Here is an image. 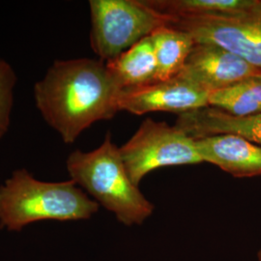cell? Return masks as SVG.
<instances>
[{
  "label": "cell",
  "instance_id": "obj_1",
  "mask_svg": "<svg viewBox=\"0 0 261 261\" xmlns=\"http://www.w3.org/2000/svg\"><path fill=\"white\" fill-rule=\"evenodd\" d=\"M120 92L106 62L74 58L51 64L34 85V100L47 125L71 144L94 123L119 112Z\"/></svg>",
  "mask_w": 261,
  "mask_h": 261
},
{
  "label": "cell",
  "instance_id": "obj_2",
  "mask_svg": "<svg viewBox=\"0 0 261 261\" xmlns=\"http://www.w3.org/2000/svg\"><path fill=\"white\" fill-rule=\"evenodd\" d=\"M98 210L99 204L72 180L40 181L20 168L0 186V227L9 231L40 221L87 220Z\"/></svg>",
  "mask_w": 261,
  "mask_h": 261
},
{
  "label": "cell",
  "instance_id": "obj_3",
  "mask_svg": "<svg viewBox=\"0 0 261 261\" xmlns=\"http://www.w3.org/2000/svg\"><path fill=\"white\" fill-rule=\"evenodd\" d=\"M66 166L71 180L115 215L121 224L140 225L153 214L155 206L132 181L111 133L98 148L72 152Z\"/></svg>",
  "mask_w": 261,
  "mask_h": 261
},
{
  "label": "cell",
  "instance_id": "obj_4",
  "mask_svg": "<svg viewBox=\"0 0 261 261\" xmlns=\"http://www.w3.org/2000/svg\"><path fill=\"white\" fill-rule=\"evenodd\" d=\"M90 45L103 62L115 59L172 18L145 0H90Z\"/></svg>",
  "mask_w": 261,
  "mask_h": 261
},
{
  "label": "cell",
  "instance_id": "obj_5",
  "mask_svg": "<svg viewBox=\"0 0 261 261\" xmlns=\"http://www.w3.org/2000/svg\"><path fill=\"white\" fill-rule=\"evenodd\" d=\"M122 161L135 185L158 168L203 163L195 139L177 126L147 118L119 147Z\"/></svg>",
  "mask_w": 261,
  "mask_h": 261
},
{
  "label": "cell",
  "instance_id": "obj_6",
  "mask_svg": "<svg viewBox=\"0 0 261 261\" xmlns=\"http://www.w3.org/2000/svg\"><path fill=\"white\" fill-rule=\"evenodd\" d=\"M168 25L189 32L196 43L224 47L261 71V0L236 14L172 19Z\"/></svg>",
  "mask_w": 261,
  "mask_h": 261
},
{
  "label": "cell",
  "instance_id": "obj_7",
  "mask_svg": "<svg viewBox=\"0 0 261 261\" xmlns=\"http://www.w3.org/2000/svg\"><path fill=\"white\" fill-rule=\"evenodd\" d=\"M209 93L182 74L163 82L123 90L118 110L136 115L173 112L178 115L209 107Z\"/></svg>",
  "mask_w": 261,
  "mask_h": 261
},
{
  "label": "cell",
  "instance_id": "obj_8",
  "mask_svg": "<svg viewBox=\"0 0 261 261\" xmlns=\"http://www.w3.org/2000/svg\"><path fill=\"white\" fill-rule=\"evenodd\" d=\"M260 73V70L224 47L196 43L180 74L210 94Z\"/></svg>",
  "mask_w": 261,
  "mask_h": 261
},
{
  "label": "cell",
  "instance_id": "obj_9",
  "mask_svg": "<svg viewBox=\"0 0 261 261\" xmlns=\"http://www.w3.org/2000/svg\"><path fill=\"white\" fill-rule=\"evenodd\" d=\"M203 162L210 163L233 177L261 175V145L243 137L224 134L195 139Z\"/></svg>",
  "mask_w": 261,
  "mask_h": 261
},
{
  "label": "cell",
  "instance_id": "obj_10",
  "mask_svg": "<svg viewBox=\"0 0 261 261\" xmlns=\"http://www.w3.org/2000/svg\"><path fill=\"white\" fill-rule=\"evenodd\" d=\"M175 126L193 139L232 134L261 145V114L233 116L207 107L178 115Z\"/></svg>",
  "mask_w": 261,
  "mask_h": 261
},
{
  "label": "cell",
  "instance_id": "obj_11",
  "mask_svg": "<svg viewBox=\"0 0 261 261\" xmlns=\"http://www.w3.org/2000/svg\"><path fill=\"white\" fill-rule=\"evenodd\" d=\"M106 66L120 91L157 82V62L150 36L106 62Z\"/></svg>",
  "mask_w": 261,
  "mask_h": 261
},
{
  "label": "cell",
  "instance_id": "obj_12",
  "mask_svg": "<svg viewBox=\"0 0 261 261\" xmlns=\"http://www.w3.org/2000/svg\"><path fill=\"white\" fill-rule=\"evenodd\" d=\"M150 38L157 62V82L179 75L196 45V40L189 32L170 25L158 28Z\"/></svg>",
  "mask_w": 261,
  "mask_h": 261
},
{
  "label": "cell",
  "instance_id": "obj_13",
  "mask_svg": "<svg viewBox=\"0 0 261 261\" xmlns=\"http://www.w3.org/2000/svg\"><path fill=\"white\" fill-rule=\"evenodd\" d=\"M209 107L233 116L261 114V76L254 75L209 94Z\"/></svg>",
  "mask_w": 261,
  "mask_h": 261
},
{
  "label": "cell",
  "instance_id": "obj_14",
  "mask_svg": "<svg viewBox=\"0 0 261 261\" xmlns=\"http://www.w3.org/2000/svg\"><path fill=\"white\" fill-rule=\"evenodd\" d=\"M153 9L172 19L230 15L248 9L255 0H145Z\"/></svg>",
  "mask_w": 261,
  "mask_h": 261
},
{
  "label": "cell",
  "instance_id": "obj_15",
  "mask_svg": "<svg viewBox=\"0 0 261 261\" xmlns=\"http://www.w3.org/2000/svg\"><path fill=\"white\" fill-rule=\"evenodd\" d=\"M16 84L17 75L13 67L0 57V139L9 129Z\"/></svg>",
  "mask_w": 261,
  "mask_h": 261
},
{
  "label": "cell",
  "instance_id": "obj_16",
  "mask_svg": "<svg viewBox=\"0 0 261 261\" xmlns=\"http://www.w3.org/2000/svg\"><path fill=\"white\" fill-rule=\"evenodd\" d=\"M257 261H261V248L260 250L257 252Z\"/></svg>",
  "mask_w": 261,
  "mask_h": 261
},
{
  "label": "cell",
  "instance_id": "obj_17",
  "mask_svg": "<svg viewBox=\"0 0 261 261\" xmlns=\"http://www.w3.org/2000/svg\"><path fill=\"white\" fill-rule=\"evenodd\" d=\"M259 75V76H261V73H260V74H259V75Z\"/></svg>",
  "mask_w": 261,
  "mask_h": 261
}]
</instances>
